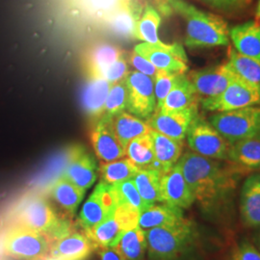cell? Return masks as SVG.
Wrapping results in <instances>:
<instances>
[{
  "label": "cell",
  "instance_id": "obj_40",
  "mask_svg": "<svg viewBox=\"0 0 260 260\" xmlns=\"http://www.w3.org/2000/svg\"><path fill=\"white\" fill-rule=\"evenodd\" d=\"M128 73V61L123 54L107 69L103 75V79L111 84L117 83L124 80Z\"/></svg>",
  "mask_w": 260,
  "mask_h": 260
},
{
  "label": "cell",
  "instance_id": "obj_23",
  "mask_svg": "<svg viewBox=\"0 0 260 260\" xmlns=\"http://www.w3.org/2000/svg\"><path fill=\"white\" fill-rule=\"evenodd\" d=\"M103 121L107 122L124 149L131 140L149 134L151 130L147 121H143L127 111L121 112L110 120Z\"/></svg>",
  "mask_w": 260,
  "mask_h": 260
},
{
  "label": "cell",
  "instance_id": "obj_44",
  "mask_svg": "<svg viewBox=\"0 0 260 260\" xmlns=\"http://www.w3.org/2000/svg\"><path fill=\"white\" fill-rule=\"evenodd\" d=\"M95 1H96V3H100V5H99L100 8H105V5H104L105 2H108L109 7L111 6V3L113 6H114V4H116V6L119 7V0H95ZM114 8L115 10L117 9L115 6H114Z\"/></svg>",
  "mask_w": 260,
  "mask_h": 260
},
{
  "label": "cell",
  "instance_id": "obj_2",
  "mask_svg": "<svg viewBox=\"0 0 260 260\" xmlns=\"http://www.w3.org/2000/svg\"><path fill=\"white\" fill-rule=\"evenodd\" d=\"M163 12H174L185 21L184 44L189 48L224 47L230 43V29L224 19L198 9L186 0H159Z\"/></svg>",
  "mask_w": 260,
  "mask_h": 260
},
{
  "label": "cell",
  "instance_id": "obj_21",
  "mask_svg": "<svg viewBox=\"0 0 260 260\" xmlns=\"http://www.w3.org/2000/svg\"><path fill=\"white\" fill-rule=\"evenodd\" d=\"M123 52L120 47L108 43L93 46L87 53L85 69L89 79H103L107 69L114 64Z\"/></svg>",
  "mask_w": 260,
  "mask_h": 260
},
{
  "label": "cell",
  "instance_id": "obj_24",
  "mask_svg": "<svg viewBox=\"0 0 260 260\" xmlns=\"http://www.w3.org/2000/svg\"><path fill=\"white\" fill-rule=\"evenodd\" d=\"M48 195L67 213L75 214L83 200L86 190L59 176L48 186Z\"/></svg>",
  "mask_w": 260,
  "mask_h": 260
},
{
  "label": "cell",
  "instance_id": "obj_17",
  "mask_svg": "<svg viewBox=\"0 0 260 260\" xmlns=\"http://www.w3.org/2000/svg\"><path fill=\"white\" fill-rule=\"evenodd\" d=\"M91 142L101 162H112L125 157L124 147L105 121H98L93 124Z\"/></svg>",
  "mask_w": 260,
  "mask_h": 260
},
{
  "label": "cell",
  "instance_id": "obj_27",
  "mask_svg": "<svg viewBox=\"0 0 260 260\" xmlns=\"http://www.w3.org/2000/svg\"><path fill=\"white\" fill-rule=\"evenodd\" d=\"M200 96L189 81L187 75H180L177 83L168 93L162 107L158 111H175L199 104Z\"/></svg>",
  "mask_w": 260,
  "mask_h": 260
},
{
  "label": "cell",
  "instance_id": "obj_47",
  "mask_svg": "<svg viewBox=\"0 0 260 260\" xmlns=\"http://www.w3.org/2000/svg\"><path fill=\"white\" fill-rule=\"evenodd\" d=\"M128 1H129V0H119V6L126 5V4L128 3Z\"/></svg>",
  "mask_w": 260,
  "mask_h": 260
},
{
  "label": "cell",
  "instance_id": "obj_32",
  "mask_svg": "<svg viewBox=\"0 0 260 260\" xmlns=\"http://www.w3.org/2000/svg\"><path fill=\"white\" fill-rule=\"evenodd\" d=\"M139 170L128 158L123 157L112 162H101L99 173L101 182L114 185L124 180L132 179Z\"/></svg>",
  "mask_w": 260,
  "mask_h": 260
},
{
  "label": "cell",
  "instance_id": "obj_15",
  "mask_svg": "<svg viewBox=\"0 0 260 260\" xmlns=\"http://www.w3.org/2000/svg\"><path fill=\"white\" fill-rule=\"evenodd\" d=\"M160 193L163 204L181 209L189 208L196 201L194 194L177 164L162 174Z\"/></svg>",
  "mask_w": 260,
  "mask_h": 260
},
{
  "label": "cell",
  "instance_id": "obj_41",
  "mask_svg": "<svg viewBox=\"0 0 260 260\" xmlns=\"http://www.w3.org/2000/svg\"><path fill=\"white\" fill-rule=\"evenodd\" d=\"M129 64L132 66L136 72H139L143 75H148L151 78H154V76L157 74V68L152 65L149 60H147L145 57L138 54L136 51H132L129 55Z\"/></svg>",
  "mask_w": 260,
  "mask_h": 260
},
{
  "label": "cell",
  "instance_id": "obj_35",
  "mask_svg": "<svg viewBox=\"0 0 260 260\" xmlns=\"http://www.w3.org/2000/svg\"><path fill=\"white\" fill-rule=\"evenodd\" d=\"M127 99L128 93L124 80L112 84L105 102L103 118L101 121H108L119 113L126 111Z\"/></svg>",
  "mask_w": 260,
  "mask_h": 260
},
{
  "label": "cell",
  "instance_id": "obj_16",
  "mask_svg": "<svg viewBox=\"0 0 260 260\" xmlns=\"http://www.w3.org/2000/svg\"><path fill=\"white\" fill-rule=\"evenodd\" d=\"M94 250L93 243L85 233L72 232L70 229L52 240L51 257L55 260H83Z\"/></svg>",
  "mask_w": 260,
  "mask_h": 260
},
{
  "label": "cell",
  "instance_id": "obj_18",
  "mask_svg": "<svg viewBox=\"0 0 260 260\" xmlns=\"http://www.w3.org/2000/svg\"><path fill=\"white\" fill-rule=\"evenodd\" d=\"M149 134L152 139L155 156V162L151 169L164 174L174 167L181 157L183 141L170 138L155 130H150Z\"/></svg>",
  "mask_w": 260,
  "mask_h": 260
},
{
  "label": "cell",
  "instance_id": "obj_6",
  "mask_svg": "<svg viewBox=\"0 0 260 260\" xmlns=\"http://www.w3.org/2000/svg\"><path fill=\"white\" fill-rule=\"evenodd\" d=\"M3 249L8 256L15 259L42 260L50 251V246L45 235L14 223L5 233Z\"/></svg>",
  "mask_w": 260,
  "mask_h": 260
},
{
  "label": "cell",
  "instance_id": "obj_46",
  "mask_svg": "<svg viewBox=\"0 0 260 260\" xmlns=\"http://www.w3.org/2000/svg\"><path fill=\"white\" fill-rule=\"evenodd\" d=\"M256 249H257V251L260 252V233L256 236V238H255V246H254Z\"/></svg>",
  "mask_w": 260,
  "mask_h": 260
},
{
  "label": "cell",
  "instance_id": "obj_5",
  "mask_svg": "<svg viewBox=\"0 0 260 260\" xmlns=\"http://www.w3.org/2000/svg\"><path fill=\"white\" fill-rule=\"evenodd\" d=\"M208 121L231 144L260 137V104L219 112L212 115Z\"/></svg>",
  "mask_w": 260,
  "mask_h": 260
},
{
  "label": "cell",
  "instance_id": "obj_20",
  "mask_svg": "<svg viewBox=\"0 0 260 260\" xmlns=\"http://www.w3.org/2000/svg\"><path fill=\"white\" fill-rule=\"evenodd\" d=\"M240 214L246 226H260V174L251 175L243 184Z\"/></svg>",
  "mask_w": 260,
  "mask_h": 260
},
{
  "label": "cell",
  "instance_id": "obj_36",
  "mask_svg": "<svg viewBox=\"0 0 260 260\" xmlns=\"http://www.w3.org/2000/svg\"><path fill=\"white\" fill-rule=\"evenodd\" d=\"M112 186L118 198L119 205L125 204L132 205L138 208L141 212L149 206V205L142 199L133 179H127Z\"/></svg>",
  "mask_w": 260,
  "mask_h": 260
},
{
  "label": "cell",
  "instance_id": "obj_8",
  "mask_svg": "<svg viewBox=\"0 0 260 260\" xmlns=\"http://www.w3.org/2000/svg\"><path fill=\"white\" fill-rule=\"evenodd\" d=\"M201 104L204 110L217 113L257 105L260 104V88L239 77L219 95L201 99Z\"/></svg>",
  "mask_w": 260,
  "mask_h": 260
},
{
  "label": "cell",
  "instance_id": "obj_9",
  "mask_svg": "<svg viewBox=\"0 0 260 260\" xmlns=\"http://www.w3.org/2000/svg\"><path fill=\"white\" fill-rule=\"evenodd\" d=\"M124 81L128 93L126 111L147 121L156 109L153 78L133 71Z\"/></svg>",
  "mask_w": 260,
  "mask_h": 260
},
{
  "label": "cell",
  "instance_id": "obj_3",
  "mask_svg": "<svg viewBox=\"0 0 260 260\" xmlns=\"http://www.w3.org/2000/svg\"><path fill=\"white\" fill-rule=\"evenodd\" d=\"M146 233L150 260H177L195 245L198 233L194 223L185 218L172 225L153 228Z\"/></svg>",
  "mask_w": 260,
  "mask_h": 260
},
{
  "label": "cell",
  "instance_id": "obj_38",
  "mask_svg": "<svg viewBox=\"0 0 260 260\" xmlns=\"http://www.w3.org/2000/svg\"><path fill=\"white\" fill-rule=\"evenodd\" d=\"M140 213L141 211L138 208L132 205L121 204L117 206L113 214L121 231L124 233L139 226Z\"/></svg>",
  "mask_w": 260,
  "mask_h": 260
},
{
  "label": "cell",
  "instance_id": "obj_39",
  "mask_svg": "<svg viewBox=\"0 0 260 260\" xmlns=\"http://www.w3.org/2000/svg\"><path fill=\"white\" fill-rule=\"evenodd\" d=\"M204 3L209 8L226 15L237 14L248 9L251 0H197Z\"/></svg>",
  "mask_w": 260,
  "mask_h": 260
},
{
  "label": "cell",
  "instance_id": "obj_45",
  "mask_svg": "<svg viewBox=\"0 0 260 260\" xmlns=\"http://www.w3.org/2000/svg\"><path fill=\"white\" fill-rule=\"evenodd\" d=\"M255 20L260 22V0H258L256 10H255Z\"/></svg>",
  "mask_w": 260,
  "mask_h": 260
},
{
  "label": "cell",
  "instance_id": "obj_31",
  "mask_svg": "<svg viewBox=\"0 0 260 260\" xmlns=\"http://www.w3.org/2000/svg\"><path fill=\"white\" fill-rule=\"evenodd\" d=\"M162 173L154 169H140L132 178L142 199L148 205L162 203L160 182Z\"/></svg>",
  "mask_w": 260,
  "mask_h": 260
},
{
  "label": "cell",
  "instance_id": "obj_22",
  "mask_svg": "<svg viewBox=\"0 0 260 260\" xmlns=\"http://www.w3.org/2000/svg\"><path fill=\"white\" fill-rule=\"evenodd\" d=\"M230 38L240 54L260 60V22L251 20L230 29Z\"/></svg>",
  "mask_w": 260,
  "mask_h": 260
},
{
  "label": "cell",
  "instance_id": "obj_7",
  "mask_svg": "<svg viewBox=\"0 0 260 260\" xmlns=\"http://www.w3.org/2000/svg\"><path fill=\"white\" fill-rule=\"evenodd\" d=\"M187 143L192 151L205 157L229 161L232 144L200 115L190 125Z\"/></svg>",
  "mask_w": 260,
  "mask_h": 260
},
{
  "label": "cell",
  "instance_id": "obj_28",
  "mask_svg": "<svg viewBox=\"0 0 260 260\" xmlns=\"http://www.w3.org/2000/svg\"><path fill=\"white\" fill-rule=\"evenodd\" d=\"M161 19L157 9L150 4H147L136 22L133 38L151 45L163 44L158 36V29L161 24Z\"/></svg>",
  "mask_w": 260,
  "mask_h": 260
},
{
  "label": "cell",
  "instance_id": "obj_42",
  "mask_svg": "<svg viewBox=\"0 0 260 260\" xmlns=\"http://www.w3.org/2000/svg\"><path fill=\"white\" fill-rule=\"evenodd\" d=\"M233 260H260V252L249 242H243L233 252Z\"/></svg>",
  "mask_w": 260,
  "mask_h": 260
},
{
  "label": "cell",
  "instance_id": "obj_34",
  "mask_svg": "<svg viewBox=\"0 0 260 260\" xmlns=\"http://www.w3.org/2000/svg\"><path fill=\"white\" fill-rule=\"evenodd\" d=\"M125 157L139 169H151L155 162V156L150 134L131 140L125 147Z\"/></svg>",
  "mask_w": 260,
  "mask_h": 260
},
{
  "label": "cell",
  "instance_id": "obj_29",
  "mask_svg": "<svg viewBox=\"0 0 260 260\" xmlns=\"http://www.w3.org/2000/svg\"><path fill=\"white\" fill-rule=\"evenodd\" d=\"M83 232L93 243L94 249L98 248L101 250L114 248L123 233L119 223H117L114 214L102 223Z\"/></svg>",
  "mask_w": 260,
  "mask_h": 260
},
{
  "label": "cell",
  "instance_id": "obj_14",
  "mask_svg": "<svg viewBox=\"0 0 260 260\" xmlns=\"http://www.w3.org/2000/svg\"><path fill=\"white\" fill-rule=\"evenodd\" d=\"M60 176L87 190L93 185L98 177L95 160L82 147H75L68 154L65 167Z\"/></svg>",
  "mask_w": 260,
  "mask_h": 260
},
{
  "label": "cell",
  "instance_id": "obj_4",
  "mask_svg": "<svg viewBox=\"0 0 260 260\" xmlns=\"http://www.w3.org/2000/svg\"><path fill=\"white\" fill-rule=\"evenodd\" d=\"M15 223L45 235L51 240L70 230L69 223L57 216L53 207L43 196H26L15 208Z\"/></svg>",
  "mask_w": 260,
  "mask_h": 260
},
{
  "label": "cell",
  "instance_id": "obj_37",
  "mask_svg": "<svg viewBox=\"0 0 260 260\" xmlns=\"http://www.w3.org/2000/svg\"><path fill=\"white\" fill-rule=\"evenodd\" d=\"M180 75L183 74H176V73H169L165 71H158L157 74L154 76V93L156 100V109L158 111L164 103L168 93L173 89L175 84L177 83Z\"/></svg>",
  "mask_w": 260,
  "mask_h": 260
},
{
  "label": "cell",
  "instance_id": "obj_33",
  "mask_svg": "<svg viewBox=\"0 0 260 260\" xmlns=\"http://www.w3.org/2000/svg\"><path fill=\"white\" fill-rule=\"evenodd\" d=\"M226 66L243 80L260 88V60L243 55L231 48Z\"/></svg>",
  "mask_w": 260,
  "mask_h": 260
},
{
  "label": "cell",
  "instance_id": "obj_13",
  "mask_svg": "<svg viewBox=\"0 0 260 260\" xmlns=\"http://www.w3.org/2000/svg\"><path fill=\"white\" fill-rule=\"evenodd\" d=\"M199 116L198 104L175 111H155L147 122L149 127L170 138L183 141L190 125Z\"/></svg>",
  "mask_w": 260,
  "mask_h": 260
},
{
  "label": "cell",
  "instance_id": "obj_25",
  "mask_svg": "<svg viewBox=\"0 0 260 260\" xmlns=\"http://www.w3.org/2000/svg\"><path fill=\"white\" fill-rule=\"evenodd\" d=\"M229 161L240 168L244 173L260 171V137L232 144Z\"/></svg>",
  "mask_w": 260,
  "mask_h": 260
},
{
  "label": "cell",
  "instance_id": "obj_43",
  "mask_svg": "<svg viewBox=\"0 0 260 260\" xmlns=\"http://www.w3.org/2000/svg\"><path fill=\"white\" fill-rule=\"evenodd\" d=\"M100 254L102 260H125L114 248L101 250Z\"/></svg>",
  "mask_w": 260,
  "mask_h": 260
},
{
  "label": "cell",
  "instance_id": "obj_10",
  "mask_svg": "<svg viewBox=\"0 0 260 260\" xmlns=\"http://www.w3.org/2000/svg\"><path fill=\"white\" fill-rule=\"evenodd\" d=\"M119 205L113 186L100 182L85 202L79 213V223L83 231L90 230L114 213Z\"/></svg>",
  "mask_w": 260,
  "mask_h": 260
},
{
  "label": "cell",
  "instance_id": "obj_12",
  "mask_svg": "<svg viewBox=\"0 0 260 260\" xmlns=\"http://www.w3.org/2000/svg\"><path fill=\"white\" fill-rule=\"evenodd\" d=\"M187 77L201 99L219 95L239 78L226 64L192 71Z\"/></svg>",
  "mask_w": 260,
  "mask_h": 260
},
{
  "label": "cell",
  "instance_id": "obj_1",
  "mask_svg": "<svg viewBox=\"0 0 260 260\" xmlns=\"http://www.w3.org/2000/svg\"><path fill=\"white\" fill-rule=\"evenodd\" d=\"M177 164L196 201L205 211L213 210L223 204L235 189L239 177L244 174L233 163L223 164L219 160L205 157L192 150L184 152Z\"/></svg>",
  "mask_w": 260,
  "mask_h": 260
},
{
  "label": "cell",
  "instance_id": "obj_11",
  "mask_svg": "<svg viewBox=\"0 0 260 260\" xmlns=\"http://www.w3.org/2000/svg\"><path fill=\"white\" fill-rule=\"evenodd\" d=\"M134 51L145 57L158 70L169 73L186 74L188 71V58L183 47L177 43L168 45H151L141 43L135 46Z\"/></svg>",
  "mask_w": 260,
  "mask_h": 260
},
{
  "label": "cell",
  "instance_id": "obj_19",
  "mask_svg": "<svg viewBox=\"0 0 260 260\" xmlns=\"http://www.w3.org/2000/svg\"><path fill=\"white\" fill-rule=\"evenodd\" d=\"M112 84L105 79H88L81 93V105L93 124L103 118L104 105Z\"/></svg>",
  "mask_w": 260,
  "mask_h": 260
},
{
  "label": "cell",
  "instance_id": "obj_26",
  "mask_svg": "<svg viewBox=\"0 0 260 260\" xmlns=\"http://www.w3.org/2000/svg\"><path fill=\"white\" fill-rule=\"evenodd\" d=\"M184 219L181 208L163 205H150L140 213L139 226L148 231L153 228L172 225Z\"/></svg>",
  "mask_w": 260,
  "mask_h": 260
},
{
  "label": "cell",
  "instance_id": "obj_30",
  "mask_svg": "<svg viewBox=\"0 0 260 260\" xmlns=\"http://www.w3.org/2000/svg\"><path fill=\"white\" fill-rule=\"evenodd\" d=\"M114 249L125 260H144L147 251L145 231L137 226L124 232Z\"/></svg>",
  "mask_w": 260,
  "mask_h": 260
}]
</instances>
